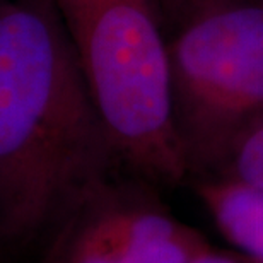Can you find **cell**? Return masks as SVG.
I'll use <instances>...</instances> for the list:
<instances>
[{
    "instance_id": "1",
    "label": "cell",
    "mask_w": 263,
    "mask_h": 263,
    "mask_svg": "<svg viewBox=\"0 0 263 263\" xmlns=\"http://www.w3.org/2000/svg\"><path fill=\"white\" fill-rule=\"evenodd\" d=\"M120 170L51 0H0V243H38Z\"/></svg>"
},
{
    "instance_id": "2",
    "label": "cell",
    "mask_w": 263,
    "mask_h": 263,
    "mask_svg": "<svg viewBox=\"0 0 263 263\" xmlns=\"http://www.w3.org/2000/svg\"><path fill=\"white\" fill-rule=\"evenodd\" d=\"M120 164L156 188L192 175L159 0H51Z\"/></svg>"
},
{
    "instance_id": "3",
    "label": "cell",
    "mask_w": 263,
    "mask_h": 263,
    "mask_svg": "<svg viewBox=\"0 0 263 263\" xmlns=\"http://www.w3.org/2000/svg\"><path fill=\"white\" fill-rule=\"evenodd\" d=\"M173 113L195 171L222 167L263 118V7L228 5L170 40Z\"/></svg>"
},
{
    "instance_id": "4",
    "label": "cell",
    "mask_w": 263,
    "mask_h": 263,
    "mask_svg": "<svg viewBox=\"0 0 263 263\" xmlns=\"http://www.w3.org/2000/svg\"><path fill=\"white\" fill-rule=\"evenodd\" d=\"M38 243V263H186L210 246L154 185L120 171L68 205Z\"/></svg>"
},
{
    "instance_id": "5",
    "label": "cell",
    "mask_w": 263,
    "mask_h": 263,
    "mask_svg": "<svg viewBox=\"0 0 263 263\" xmlns=\"http://www.w3.org/2000/svg\"><path fill=\"white\" fill-rule=\"evenodd\" d=\"M197 193L231 248L263 263V190L214 176L205 178Z\"/></svg>"
},
{
    "instance_id": "6",
    "label": "cell",
    "mask_w": 263,
    "mask_h": 263,
    "mask_svg": "<svg viewBox=\"0 0 263 263\" xmlns=\"http://www.w3.org/2000/svg\"><path fill=\"white\" fill-rule=\"evenodd\" d=\"M217 176L263 190V118L238 140Z\"/></svg>"
},
{
    "instance_id": "7",
    "label": "cell",
    "mask_w": 263,
    "mask_h": 263,
    "mask_svg": "<svg viewBox=\"0 0 263 263\" xmlns=\"http://www.w3.org/2000/svg\"><path fill=\"white\" fill-rule=\"evenodd\" d=\"M231 4L233 0H159L166 29H171L173 33Z\"/></svg>"
},
{
    "instance_id": "8",
    "label": "cell",
    "mask_w": 263,
    "mask_h": 263,
    "mask_svg": "<svg viewBox=\"0 0 263 263\" xmlns=\"http://www.w3.org/2000/svg\"><path fill=\"white\" fill-rule=\"evenodd\" d=\"M186 263H258L248 255L231 248V250H217L214 246H207L195 256H192Z\"/></svg>"
}]
</instances>
